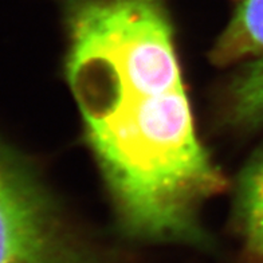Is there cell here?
<instances>
[{"label":"cell","instance_id":"6da1fadb","mask_svg":"<svg viewBox=\"0 0 263 263\" xmlns=\"http://www.w3.org/2000/svg\"><path fill=\"white\" fill-rule=\"evenodd\" d=\"M66 78L129 235L204 243L226 180L197 139L164 0H66Z\"/></svg>","mask_w":263,"mask_h":263},{"label":"cell","instance_id":"7a4b0ae2","mask_svg":"<svg viewBox=\"0 0 263 263\" xmlns=\"http://www.w3.org/2000/svg\"><path fill=\"white\" fill-rule=\"evenodd\" d=\"M0 263H90L30 171L2 148Z\"/></svg>","mask_w":263,"mask_h":263},{"label":"cell","instance_id":"3957f363","mask_svg":"<svg viewBox=\"0 0 263 263\" xmlns=\"http://www.w3.org/2000/svg\"><path fill=\"white\" fill-rule=\"evenodd\" d=\"M263 57V0H242L235 15L219 36L212 61L227 66Z\"/></svg>","mask_w":263,"mask_h":263},{"label":"cell","instance_id":"277c9868","mask_svg":"<svg viewBox=\"0 0 263 263\" xmlns=\"http://www.w3.org/2000/svg\"><path fill=\"white\" fill-rule=\"evenodd\" d=\"M235 215L249 251L263 255V151L250 161L239 179Z\"/></svg>","mask_w":263,"mask_h":263},{"label":"cell","instance_id":"5b68a950","mask_svg":"<svg viewBox=\"0 0 263 263\" xmlns=\"http://www.w3.org/2000/svg\"><path fill=\"white\" fill-rule=\"evenodd\" d=\"M227 116L238 128L263 125V57L251 59L232 81L227 94Z\"/></svg>","mask_w":263,"mask_h":263}]
</instances>
